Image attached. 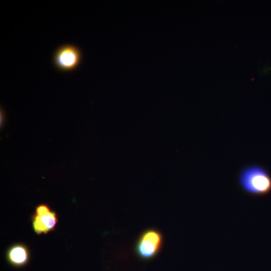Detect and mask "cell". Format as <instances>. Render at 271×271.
Listing matches in <instances>:
<instances>
[{"label": "cell", "mask_w": 271, "mask_h": 271, "mask_svg": "<svg viewBox=\"0 0 271 271\" xmlns=\"http://www.w3.org/2000/svg\"><path fill=\"white\" fill-rule=\"evenodd\" d=\"M82 53L77 46L65 44L58 47L52 56V63L59 71L69 72L77 69L81 63Z\"/></svg>", "instance_id": "cell-3"}, {"label": "cell", "mask_w": 271, "mask_h": 271, "mask_svg": "<svg viewBox=\"0 0 271 271\" xmlns=\"http://www.w3.org/2000/svg\"><path fill=\"white\" fill-rule=\"evenodd\" d=\"M30 251L28 246L22 243H16L7 249L6 258L12 267L21 268L26 266L30 260Z\"/></svg>", "instance_id": "cell-5"}, {"label": "cell", "mask_w": 271, "mask_h": 271, "mask_svg": "<svg viewBox=\"0 0 271 271\" xmlns=\"http://www.w3.org/2000/svg\"><path fill=\"white\" fill-rule=\"evenodd\" d=\"M238 182L246 193L256 197H263L271 193V175L263 166L249 165L240 171Z\"/></svg>", "instance_id": "cell-1"}, {"label": "cell", "mask_w": 271, "mask_h": 271, "mask_svg": "<svg viewBox=\"0 0 271 271\" xmlns=\"http://www.w3.org/2000/svg\"><path fill=\"white\" fill-rule=\"evenodd\" d=\"M164 244V237L162 232L157 228H149L140 234L133 249L139 258L150 260L159 254Z\"/></svg>", "instance_id": "cell-2"}, {"label": "cell", "mask_w": 271, "mask_h": 271, "mask_svg": "<svg viewBox=\"0 0 271 271\" xmlns=\"http://www.w3.org/2000/svg\"><path fill=\"white\" fill-rule=\"evenodd\" d=\"M32 228L37 235L54 231L58 222L57 213L46 203L38 205L31 217Z\"/></svg>", "instance_id": "cell-4"}]
</instances>
